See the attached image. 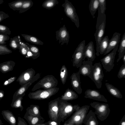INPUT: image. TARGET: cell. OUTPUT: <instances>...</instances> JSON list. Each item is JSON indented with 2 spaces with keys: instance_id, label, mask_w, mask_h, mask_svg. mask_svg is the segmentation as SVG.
I'll return each mask as SVG.
<instances>
[{
  "instance_id": "6da1fadb",
  "label": "cell",
  "mask_w": 125,
  "mask_h": 125,
  "mask_svg": "<svg viewBox=\"0 0 125 125\" xmlns=\"http://www.w3.org/2000/svg\"><path fill=\"white\" fill-rule=\"evenodd\" d=\"M98 10V15L96 25V30L94 36L96 42V55L99 56L100 54L98 52L99 44L104 37L105 28L106 16L105 14H102L101 12L99 7Z\"/></svg>"
},
{
  "instance_id": "7a4b0ae2",
  "label": "cell",
  "mask_w": 125,
  "mask_h": 125,
  "mask_svg": "<svg viewBox=\"0 0 125 125\" xmlns=\"http://www.w3.org/2000/svg\"><path fill=\"white\" fill-rule=\"evenodd\" d=\"M58 107V118H60L64 121L73 114L80 106L78 104L73 105L67 101L60 99Z\"/></svg>"
},
{
  "instance_id": "3957f363",
  "label": "cell",
  "mask_w": 125,
  "mask_h": 125,
  "mask_svg": "<svg viewBox=\"0 0 125 125\" xmlns=\"http://www.w3.org/2000/svg\"><path fill=\"white\" fill-rule=\"evenodd\" d=\"M90 107V106L89 105L80 106L65 123L70 124L82 125Z\"/></svg>"
},
{
  "instance_id": "277c9868",
  "label": "cell",
  "mask_w": 125,
  "mask_h": 125,
  "mask_svg": "<svg viewBox=\"0 0 125 125\" xmlns=\"http://www.w3.org/2000/svg\"><path fill=\"white\" fill-rule=\"evenodd\" d=\"M58 84L57 79L52 75H47L43 78L36 83L31 90L32 91L42 88L49 89L56 87Z\"/></svg>"
},
{
  "instance_id": "5b68a950",
  "label": "cell",
  "mask_w": 125,
  "mask_h": 125,
  "mask_svg": "<svg viewBox=\"0 0 125 125\" xmlns=\"http://www.w3.org/2000/svg\"><path fill=\"white\" fill-rule=\"evenodd\" d=\"M58 87H55L49 89H39L28 94L29 98L31 99L41 100L48 99L58 93Z\"/></svg>"
},
{
  "instance_id": "8992f818",
  "label": "cell",
  "mask_w": 125,
  "mask_h": 125,
  "mask_svg": "<svg viewBox=\"0 0 125 125\" xmlns=\"http://www.w3.org/2000/svg\"><path fill=\"white\" fill-rule=\"evenodd\" d=\"M90 105L94 109L95 111L94 112L101 121H104L108 117L110 112L108 104L94 102L90 103Z\"/></svg>"
},
{
  "instance_id": "52a82bcc",
  "label": "cell",
  "mask_w": 125,
  "mask_h": 125,
  "mask_svg": "<svg viewBox=\"0 0 125 125\" xmlns=\"http://www.w3.org/2000/svg\"><path fill=\"white\" fill-rule=\"evenodd\" d=\"M62 6L64 8V10L66 16L74 23L76 27L79 28L80 26L79 17L75 8L71 2L68 0H65Z\"/></svg>"
},
{
  "instance_id": "ba28073f",
  "label": "cell",
  "mask_w": 125,
  "mask_h": 125,
  "mask_svg": "<svg viewBox=\"0 0 125 125\" xmlns=\"http://www.w3.org/2000/svg\"><path fill=\"white\" fill-rule=\"evenodd\" d=\"M85 45V41H82L76 48L72 56L73 65L77 68L81 65L83 61Z\"/></svg>"
},
{
  "instance_id": "9c48e42d",
  "label": "cell",
  "mask_w": 125,
  "mask_h": 125,
  "mask_svg": "<svg viewBox=\"0 0 125 125\" xmlns=\"http://www.w3.org/2000/svg\"><path fill=\"white\" fill-rule=\"evenodd\" d=\"M91 77V80L94 82L96 87L101 88L104 75L100 62L96 63L93 65Z\"/></svg>"
},
{
  "instance_id": "30bf717a",
  "label": "cell",
  "mask_w": 125,
  "mask_h": 125,
  "mask_svg": "<svg viewBox=\"0 0 125 125\" xmlns=\"http://www.w3.org/2000/svg\"><path fill=\"white\" fill-rule=\"evenodd\" d=\"M119 44H118L110 53L102 59L100 61L104 69L107 72H110L113 68L114 62Z\"/></svg>"
},
{
  "instance_id": "8fae6325",
  "label": "cell",
  "mask_w": 125,
  "mask_h": 125,
  "mask_svg": "<svg viewBox=\"0 0 125 125\" xmlns=\"http://www.w3.org/2000/svg\"><path fill=\"white\" fill-rule=\"evenodd\" d=\"M60 97L51 101L48 103V113L50 120L57 122L59 112L58 104Z\"/></svg>"
},
{
  "instance_id": "7c38bea8",
  "label": "cell",
  "mask_w": 125,
  "mask_h": 125,
  "mask_svg": "<svg viewBox=\"0 0 125 125\" xmlns=\"http://www.w3.org/2000/svg\"><path fill=\"white\" fill-rule=\"evenodd\" d=\"M56 41L59 40V43L62 45L66 43L67 45L69 42L70 36L69 32L65 25L56 32Z\"/></svg>"
},
{
  "instance_id": "4fadbf2b",
  "label": "cell",
  "mask_w": 125,
  "mask_h": 125,
  "mask_svg": "<svg viewBox=\"0 0 125 125\" xmlns=\"http://www.w3.org/2000/svg\"><path fill=\"white\" fill-rule=\"evenodd\" d=\"M35 70L32 68L28 69L21 74L16 81L22 86L31 80L35 75Z\"/></svg>"
},
{
  "instance_id": "5bb4252c",
  "label": "cell",
  "mask_w": 125,
  "mask_h": 125,
  "mask_svg": "<svg viewBox=\"0 0 125 125\" xmlns=\"http://www.w3.org/2000/svg\"><path fill=\"white\" fill-rule=\"evenodd\" d=\"M92 64V62L91 61H83L81 65L79 67L78 72L80 74L84 76L89 77L91 79V75L93 67V65Z\"/></svg>"
},
{
  "instance_id": "9a60e30c",
  "label": "cell",
  "mask_w": 125,
  "mask_h": 125,
  "mask_svg": "<svg viewBox=\"0 0 125 125\" xmlns=\"http://www.w3.org/2000/svg\"><path fill=\"white\" fill-rule=\"evenodd\" d=\"M84 97L97 101L107 102V99L97 90L94 89H87L84 93Z\"/></svg>"
},
{
  "instance_id": "2e32d148",
  "label": "cell",
  "mask_w": 125,
  "mask_h": 125,
  "mask_svg": "<svg viewBox=\"0 0 125 125\" xmlns=\"http://www.w3.org/2000/svg\"><path fill=\"white\" fill-rule=\"evenodd\" d=\"M80 74L77 72L74 73L71 75V83L73 89L78 94H81L82 90L81 87Z\"/></svg>"
},
{
  "instance_id": "e0dca14e",
  "label": "cell",
  "mask_w": 125,
  "mask_h": 125,
  "mask_svg": "<svg viewBox=\"0 0 125 125\" xmlns=\"http://www.w3.org/2000/svg\"><path fill=\"white\" fill-rule=\"evenodd\" d=\"M86 58L87 60L94 61L95 58V53L93 42H90L85 46L83 55V61Z\"/></svg>"
},
{
  "instance_id": "ac0fdd59",
  "label": "cell",
  "mask_w": 125,
  "mask_h": 125,
  "mask_svg": "<svg viewBox=\"0 0 125 125\" xmlns=\"http://www.w3.org/2000/svg\"><path fill=\"white\" fill-rule=\"evenodd\" d=\"M121 35L120 33L116 32L114 33L112 38L109 40L108 47L104 55L107 54L119 44Z\"/></svg>"
},
{
  "instance_id": "d6986e66",
  "label": "cell",
  "mask_w": 125,
  "mask_h": 125,
  "mask_svg": "<svg viewBox=\"0 0 125 125\" xmlns=\"http://www.w3.org/2000/svg\"><path fill=\"white\" fill-rule=\"evenodd\" d=\"M83 123L85 125H98L95 114L92 110L87 114L83 121Z\"/></svg>"
},
{
  "instance_id": "ffe728a7",
  "label": "cell",
  "mask_w": 125,
  "mask_h": 125,
  "mask_svg": "<svg viewBox=\"0 0 125 125\" xmlns=\"http://www.w3.org/2000/svg\"><path fill=\"white\" fill-rule=\"evenodd\" d=\"M15 64L12 61H9L0 63V71L2 73H6L12 71Z\"/></svg>"
},
{
  "instance_id": "44dd1931",
  "label": "cell",
  "mask_w": 125,
  "mask_h": 125,
  "mask_svg": "<svg viewBox=\"0 0 125 125\" xmlns=\"http://www.w3.org/2000/svg\"><path fill=\"white\" fill-rule=\"evenodd\" d=\"M1 114L4 118L11 125H16V120L12 112L8 110H3Z\"/></svg>"
},
{
  "instance_id": "7402d4cb",
  "label": "cell",
  "mask_w": 125,
  "mask_h": 125,
  "mask_svg": "<svg viewBox=\"0 0 125 125\" xmlns=\"http://www.w3.org/2000/svg\"><path fill=\"white\" fill-rule=\"evenodd\" d=\"M78 97L77 94L74 91L68 88L60 97V99L68 101L76 99Z\"/></svg>"
},
{
  "instance_id": "603a6c76",
  "label": "cell",
  "mask_w": 125,
  "mask_h": 125,
  "mask_svg": "<svg viewBox=\"0 0 125 125\" xmlns=\"http://www.w3.org/2000/svg\"><path fill=\"white\" fill-rule=\"evenodd\" d=\"M105 85L107 90L111 95L118 98H122L121 93L117 88L108 83H106Z\"/></svg>"
},
{
  "instance_id": "cb8c5ba5",
  "label": "cell",
  "mask_w": 125,
  "mask_h": 125,
  "mask_svg": "<svg viewBox=\"0 0 125 125\" xmlns=\"http://www.w3.org/2000/svg\"><path fill=\"white\" fill-rule=\"evenodd\" d=\"M26 113L31 116L38 117L42 119H44L41 116L38 105L32 104L27 108Z\"/></svg>"
},
{
  "instance_id": "d4e9b609",
  "label": "cell",
  "mask_w": 125,
  "mask_h": 125,
  "mask_svg": "<svg viewBox=\"0 0 125 125\" xmlns=\"http://www.w3.org/2000/svg\"><path fill=\"white\" fill-rule=\"evenodd\" d=\"M109 39L108 36L103 38L99 44L98 52L99 54H104L106 52L108 46Z\"/></svg>"
},
{
  "instance_id": "484cf974",
  "label": "cell",
  "mask_w": 125,
  "mask_h": 125,
  "mask_svg": "<svg viewBox=\"0 0 125 125\" xmlns=\"http://www.w3.org/2000/svg\"><path fill=\"white\" fill-rule=\"evenodd\" d=\"M117 52L119 53L118 57L116 62H118L122 58L125 53V32L122 36Z\"/></svg>"
},
{
  "instance_id": "4316f807",
  "label": "cell",
  "mask_w": 125,
  "mask_h": 125,
  "mask_svg": "<svg viewBox=\"0 0 125 125\" xmlns=\"http://www.w3.org/2000/svg\"><path fill=\"white\" fill-rule=\"evenodd\" d=\"M24 118L28 122L30 125H34L37 124H39L40 122L41 123L44 122V119L35 116H34L25 113Z\"/></svg>"
},
{
  "instance_id": "83f0119b",
  "label": "cell",
  "mask_w": 125,
  "mask_h": 125,
  "mask_svg": "<svg viewBox=\"0 0 125 125\" xmlns=\"http://www.w3.org/2000/svg\"><path fill=\"white\" fill-rule=\"evenodd\" d=\"M21 42L20 36H15L10 38L9 45L13 49L16 50L19 49Z\"/></svg>"
},
{
  "instance_id": "f1b7e54d",
  "label": "cell",
  "mask_w": 125,
  "mask_h": 125,
  "mask_svg": "<svg viewBox=\"0 0 125 125\" xmlns=\"http://www.w3.org/2000/svg\"><path fill=\"white\" fill-rule=\"evenodd\" d=\"M21 35L27 42L36 45H42L44 44L43 42L35 36L24 34Z\"/></svg>"
},
{
  "instance_id": "f546056e",
  "label": "cell",
  "mask_w": 125,
  "mask_h": 125,
  "mask_svg": "<svg viewBox=\"0 0 125 125\" xmlns=\"http://www.w3.org/2000/svg\"><path fill=\"white\" fill-rule=\"evenodd\" d=\"M99 6V2L98 0H91L89 5L90 12L93 18Z\"/></svg>"
},
{
  "instance_id": "4dcf8cb0",
  "label": "cell",
  "mask_w": 125,
  "mask_h": 125,
  "mask_svg": "<svg viewBox=\"0 0 125 125\" xmlns=\"http://www.w3.org/2000/svg\"><path fill=\"white\" fill-rule=\"evenodd\" d=\"M28 46L32 54L31 58L34 60L40 56V52L38 48L35 45L29 44L25 43Z\"/></svg>"
},
{
  "instance_id": "1f68e13d",
  "label": "cell",
  "mask_w": 125,
  "mask_h": 125,
  "mask_svg": "<svg viewBox=\"0 0 125 125\" xmlns=\"http://www.w3.org/2000/svg\"><path fill=\"white\" fill-rule=\"evenodd\" d=\"M25 93L19 96L16 100L12 101L10 105L12 107L15 108H20L21 112L23 109V107L22 104V101L23 97L25 95Z\"/></svg>"
},
{
  "instance_id": "d6a6232c",
  "label": "cell",
  "mask_w": 125,
  "mask_h": 125,
  "mask_svg": "<svg viewBox=\"0 0 125 125\" xmlns=\"http://www.w3.org/2000/svg\"><path fill=\"white\" fill-rule=\"evenodd\" d=\"M25 0H18L12 1L8 4L10 8L14 11H19L21 9Z\"/></svg>"
},
{
  "instance_id": "836d02e7",
  "label": "cell",
  "mask_w": 125,
  "mask_h": 125,
  "mask_svg": "<svg viewBox=\"0 0 125 125\" xmlns=\"http://www.w3.org/2000/svg\"><path fill=\"white\" fill-rule=\"evenodd\" d=\"M68 73L67 69L65 65H63L60 71V77L63 84H64L65 83L67 77Z\"/></svg>"
},
{
  "instance_id": "e575fe53",
  "label": "cell",
  "mask_w": 125,
  "mask_h": 125,
  "mask_svg": "<svg viewBox=\"0 0 125 125\" xmlns=\"http://www.w3.org/2000/svg\"><path fill=\"white\" fill-rule=\"evenodd\" d=\"M59 2L57 0H46L42 4V6L48 10H50L58 4Z\"/></svg>"
},
{
  "instance_id": "d590c367",
  "label": "cell",
  "mask_w": 125,
  "mask_h": 125,
  "mask_svg": "<svg viewBox=\"0 0 125 125\" xmlns=\"http://www.w3.org/2000/svg\"><path fill=\"white\" fill-rule=\"evenodd\" d=\"M33 2L31 0H25L21 9L19 11L20 13L24 12L30 9L33 5Z\"/></svg>"
},
{
  "instance_id": "8d00e7d4",
  "label": "cell",
  "mask_w": 125,
  "mask_h": 125,
  "mask_svg": "<svg viewBox=\"0 0 125 125\" xmlns=\"http://www.w3.org/2000/svg\"><path fill=\"white\" fill-rule=\"evenodd\" d=\"M18 49L21 53L25 58H26L27 53L30 50L25 43L22 41L21 45Z\"/></svg>"
},
{
  "instance_id": "74e56055",
  "label": "cell",
  "mask_w": 125,
  "mask_h": 125,
  "mask_svg": "<svg viewBox=\"0 0 125 125\" xmlns=\"http://www.w3.org/2000/svg\"><path fill=\"white\" fill-rule=\"evenodd\" d=\"M12 52V51L7 47L6 45L0 44V55L8 54Z\"/></svg>"
},
{
  "instance_id": "f35d334b",
  "label": "cell",
  "mask_w": 125,
  "mask_h": 125,
  "mask_svg": "<svg viewBox=\"0 0 125 125\" xmlns=\"http://www.w3.org/2000/svg\"><path fill=\"white\" fill-rule=\"evenodd\" d=\"M10 38L8 35L0 32V44L4 45L6 43V42Z\"/></svg>"
},
{
  "instance_id": "ab89813d",
  "label": "cell",
  "mask_w": 125,
  "mask_h": 125,
  "mask_svg": "<svg viewBox=\"0 0 125 125\" xmlns=\"http://www.w3.org/2000/svg\"><path fill=\"white\" fill-rule=\"evenodd\" d=\"M101 12L102 14H105L106 9V0H98Z\"/></svg>"
},
{
  "instance_id": "60d3db41",
  "label": "cell",
  "mask_w": 125,
  "mask_h": 125,
  "mask_svg": "<svg viewBox=\"0 0 125 125\" xmlns=\"http://www.w3.org/2000/svg\"><path fill=\"white\" fill-rule=\"evenodd\" d=\"M117 77L119 79L125 78V64L122 65L120 67L117 74Z\"/></svg>"
},
{
  "instance_id": "b9f144b4",
  "label": "cell",
  "mask_w": 125,
  "mask_h": 125,
  "mask_svg": "<svg viewBox=\"0 0 125 125\" xmlns=\"http://www.w3.org/2000/svg\"><path fill=\"white\" fill-rule=\"evenodd\" d=\"M0 32L10 35L11 31L10 28L5 25L0 24Z\"/></svg>"
},
{
  "instance_id": "7bdbcfd3",
  "label": "cell",
  "mask_w": 125,
  "mask_h": 125,
  "mask_svg": "<svg viewBox=\"0 0 125 125\" xmlns=\"http://www.w3.org/2000/svg\"><path fill=\"white\" fill-rule=\"evenodd\" d=\"M16 77H11L8 79L5 80L3 82V85L4 86H7L14 82L16 79Z\"/></svg>"
},
{
  "instance_id": "ee69618b",
  "label": "cell",
  "mask_w": 125,
  "mask_h": 125,
  "mask_svg": "<svg viewBox=\"0 0 125 125\" xmlns=\"http://www.w3.org/2000/svg\"><path fill=\"white\" fill-rule=\"evenodd\" d=\"M9 17V16L8 13L3 11H0V22Z\"/></svg>"
},
{
  "instance_id": "f6af8a7d",
  "label": "cell",
  "mask_w": 125,
  "mask_h": 125,
  "mask_svg": "<svg viewBox=\"0 0 125 125\" xmlns=\"http://www.w3.org/2000/svg\"><path fill=\"white\" fill-rule=\"evenodd\" d=\"M17 125H27L23 118L18 117Z\"/></svg>"
},
{
  "instance_id": "bcb514c9",
  "label": "cell",
  "mask_w": 125,
  "mask_h": 125,
  "mask_svg": "<svg viewBox=\"0 0 125 125\" xmlns=\"http://www.w3.org/2000/svg\"><path fill=\"white\" fill-rule=\"evenodd\" d=\"M45 124H46V125L48 124V125H58L57 122L52 121L51 120Z\"/></svg>"
},
{
  "instance_id": "7dc6e473",
  "label": "cell",
  "mask_w": 125,
  "mask_h": 125,
  "mask_svg": "<svg viewBox=\"0 0 125 125\" xmlns=\"http://www.w3.org/2000/svg\"><path fill=\"white\" fill-rule=\"evenodd\" d=\"M118 125H125V115L121 119Z\"/></svg>"
},
{
  "instance_id": "c3c4849f",
  "label": "cell",
  "mask_w": 125,
  "mask_h": 125,
  "mask_svg": "<svg viewBox=\"0 0 125 125\" xmlns=\"http://www.w3.org/2000/svg\"><path fill=\"white\" fill-rule=\"evenodd\" d=\"M4 95V91L0 90V101L3 98Z\"/></svg>"
},
{
  "instance_id": "681fc988",
  "label": "cell",
  "mask_w": 125,
  "mask_h": 125,
  "mask_svg": "<svg viewBox=\"0 0 125 125\" xmlns=\"http://www.w3.org/2000/svg\"><path fill=\"white\" fill-rule=\"evenodd\" d=\"M122 58L124 64H125V53L124 54Z\"/></svg>"
},
{
  "instance_id": "f907efd6",
  "label": "cell",
  "mask_w": 125,
  "mask_h": 125,
  "mask_svg": "<svg viewBox=\"0 0 125 125\" xmlns=\"http://www.w3.org/2000/svg\"><path fill=\"white\" fill-rule=\"evenodd\" d=\"M34 125H47L45 124H37Z\"/></svg>"
},
{
  "instance_id": "816d5d0a",
  "label": "cell",
  "mask_w": 125,
  "mask_h": 125,
  "mask_svg": "<svg viewBox=\"0 0 125 125\" xmlns=\"http://www.w3.org/2000/svg\"><path fill=\"white\" fill-rule=\"evenodd\" d=\"M63 125H72V124H68V123H65Z\"/></svg>"
},
{
  "instance_id": "f5cc1de1",
  "label": "cell",
  "mask_w": 125,
  "mask_h": 125,
  "mask_svg": "<svg viewBox=\"0 0 125 125\" xmlns=\"http://www.w3.org/2000/svg\"><path fill=\"white\" fill-rule=\"evenodd\" d=\"M4 2V1L3 0H0V4H1L3 3Z\"/></svg>"
},
{
  "instance_id": "db71d44e",
  "label": "cell",
  "mask_w": 125,
  "mask_h": 125,
  "mask_svg": "<svg viewBox=\"0 0 125 125\" xmlns=\"http://www.w3.org/2000/svg\"><path fill=\"white\" fill-rule=\"evenodd\" d=\"M2 121L0 119V125H2Z\"/></svg>"
}]
</instances>
